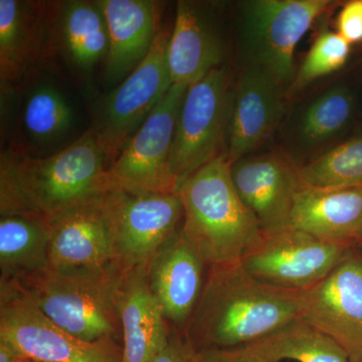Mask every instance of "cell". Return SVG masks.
Returning <instances> with one entry per match:
<instances>
[{"mask_svg": "<svg viewBox=\"0 0 362 362\" xmlns=\"http://www.w3.org/2000/svg\"><path fill=\"white\" fill-rule=\"evenodd\" d=\"M176 194L183 206L181 235L209 267L240 261L261 235L235 190L226 156L185 178Z\"/></svg>", "mask_w": 362, "mask_h": 362, "instance_id": "obj_3", "label": "cell"}, {"mask_svg": "<svg viewBox=\"0 0 362 362\" xmlns=\"http://www.w3.org/2000/svg\"><path fill=\"white\" fill-rule=\"evenodd\" d=\"M356 110V95L345 84L320 90L284 118L285 156L296 166L322 156L343 141Z\"/></svg>", "mask_w": 362, "mask_h": 362, "instance_id": "obj_16", "label": "cell"}, {"mask_svg": "<svg viewBox=\"0 0 362 362\" xmlns=\"http://www.w3.org/2000/svg\"><path fill=\"white\" fill-rule=\"evenodd\" d=\"M301 187H362V134L344 139L322 156L297 166Z\"/></svg>", "mask_w": 362, "mask_h": 362, "instance_id": "obj_26", "label": "cell"}, {"mask_svg": "<svg viewBox=\"0 0 362 362\" xmlns=\"http://www.w3.org/2000/svg\"><path fill=\"white\" fill-rule=\"evenodd\" d=\"M206 267L180 230L147 264V283L173 329L187 330L204 291Z\"/></svg>", "mask_w": 362, "mask_h": 362, "instance_id": "obj_17", "label": "cell"}, {"mask_svg": "<svg viewBox=\"0 0 362 362\" xmlns=\"http://www.w3.org/2000/svg\"><path fill=\"white\" fill-rule=\"evenodd\" d=\"M109 33L105 80L123 82L142 63L156 42L158 9L151 0H98Z\"/></svg>", "mask_w": 362, "mask_h": 362, "instance_id": "obj_19", "label": "cell"}, {"mask_svg": "<svg viewBox=\"0 0 362 362\" xmlns=\"http://www.w3.org/2000/svg\"><path fill=\"white\" fill-rule=\"evenodd\" d=\"M349 250L288 226L262 232L240 262L261 282L302 292L327 277Z\"/></svg>", "mask_w": 362, "mask_h": 362, "instance_id": "obj_10", "label": "cell"}, {"mask_svg": "<svg viewBox=\"0 0 362 362\" xmlns=\"http://www.w3.org/2000/svg\"><path fill=\"white\" fill-rule=\"evenodd\" d=\"M25 358L16 345L0 338V362H20Z\"/></svg>", "mask_w": 362, "mask_h": 362, "instance_id": "obj_32", "label": "cell"}, {"mask_svg": "<svg viewBox=\"0 0 362 362\" xmlns=\"http://www.w3.org/2000/svg\"><path fill=\"white\" fill-rule=\"evenodd\" d=\"M74 122L68 100L54 86L40 84L26 96L23 123L26 134L37 144L56 141L65 135Z\"/></svg>", "mask_w": 362, "mask_h": 362, "instance_id": "obj_27", "label": "cell"}, {"mask_svg": "<svg viewBox=\"0 0 362 362\" xmlns=\"http://www.w3.org/2000/svg\"><path fill=\"white\" fill-rule=\"evenodd\" d=\"M106 152L92 129L49 157L7 150L0 159V216L51 223L71 207L111 190Z\"/></svg>", "mask_w": 362, "mask_h": 362, "instance_id": "obj_1", "label": "cell"}, {"mask_svg": "<svg viewBox=\"0 0 362 362\" xmlns=\"http://www.w3.org/2000/svg\"><path fill=\"white\" fill-rule=\"evenodd\" d=\"M230 176L262 232L290 226L301 185L297 166L285 154L252 153L243 157L230 163Z\"/></svg>", "mask_w": 362, "mask_h": 362, "instance_id": "obj_15", "label": "cell"}, {"mask_svg": "<svg viewBox=\"0 0 362 362\" xmlns=\"http://www.w3.org/2000/svg\"><path fill=\"white\" fill-rule=\"evenodd\" d=\"M337 33L349 45L362 42V0L343 4L337 18Z\"/></svg>", "mask_w": 362, "mask_h": 362, "instance_id": "obj_29", "label": "cell"}, {"mask_svg": "<svg viewBox=\"0 0 362 362\" xmlns=\"http://www.w3.org/2000/svg\"><path fill=\"white\" fill-rule=\"evenodd\" d=\"M47 20L42 6L32 1L0 0L1 87L23 78L42 54Z\"/></svg>", "mask_w": 362, "mask_h": 362, "instance_id": "obj_22", "label": "cell"}, {"mask_svg": "<svg viewBox=\"0 0 362 362\" xmlns=\"http://www.w3.org/2000/svg\"><path fill=\"white\" fill-rule=\"evenodd\" d=\"M150 362H197V350L183 333L173 329L168 344Z\"/></svg>", "mask_w": 362, "mask_h": 362, "instance_id": "obj_30", "label": "cell"}, {"mask_svg": "<svg viewBox=\"0 0 362 362\" xmlns=\"http://www.w3.org/2000/svg\"><path fill=\"white\" fill-rule=\"evenodd\" d=\"M122 333V362H150L171 330L146 279V267L124 272L116 295Z\"/></svg>", "mask_w": 362, "mask_h": 362, "instance_id": "obj_18", "label": "cell"}, {"mask_svg": "<svg viewBox=\"0 0 362 362\" xmlns=\"http://www.w3.org/2000/svg\"><path fill=\"white\" fill-rule=\"evenodd\" d=\"M337 2L251 0L242 4L240 40L246 65L265 69L286 90L295 77V49L305 33Z\"/></svg>", "mask_w": 362, "mask_h": 362, "instance_id": "obj_5", "label": "cell"}, {"mask_svg": "<svg viewBox=\"0 0 362 362\" xmlns=\"http://www.w3.org/2000/svg\"><path fill=\"white\" fill-rule=\"evenodd\" d=\"M350 51L351 45L337 32L324 30L319 33L295 73L287 90L288 99L295 97L319 78L341 70L349 61Z\"/></svg>", "mask_w": 362, "mask_h": 362, "instance_id": "obj_28", "label": "cell"}, {"mask_svg": "<svg viewBox=\"0 0 362 362\" xmlns=\"http://www.w3.org/2000/svg\"><path fill=\"white\" fill-rule=\"evenodd\" d=\"M300 294L261 282L240 261L209 267L183 334L197 351L249 344L299 318Z\"/></svg>", "mask_w": 362, "mask_h": 362, "instance_id": "obj_2", "label": "cell"}, {"mask_svg": "<svg viewBox=\"0 0 362 362\" xmlns=\"http://www.w3.org/2000/svg\"><path fill=\"white\" fill-rule=\"evenodd\" d=\"M114 190L117 263L124 271L145 268L180 230L182 204L176 194Z\"/></svg>", "mask_w": 362, "mask_h": 362, "instance_id": "obj_13", "label": "cell"}, {"mask_svg": "<svg viewBox=\"0 0 362 362\" xmlns=\"http://www.w3.org/2000/svg\"><path fill=\"white\" fill-rule=\"evenodd\" d=\"M290 226L350 249L362 243V187L300 188Z\"/></svg>", "mask_w": 362, "mask_h": 362, "instance_id": "obj_21", "label": "cell"}, {"mask_svg": "<svg viewBox=\"0 0 362 362\" xmlns=\"http://www.w3.org/2000/svg\"><path fill=\"white\" fill-rule=\"evenodd\" d=\"M223 40L211 16L199 2L178 1L168 47L173 85L190 86L223 66Z\"/></svg>", "mask_w": 362, "mask_h": 362, "instance_id": "obj_20", "label": "cell"}, {"mask_svg": "<svg viewBox=\"0 0 362 362\" xmlns=\"http://www.w3.org/2000/svg\"><path fill=\"white\" fill-rule=\"evenodd\" d=\"M59 37L66 57L83 73H90L106 61L109 33L106 18L97 1L74 0L59 11Z\"/></svg>", "mask_w": 362, "mask_h": 362, "instance_id": "obj_25", "label": "cell"}, {"mask_svg": "<svg viewBox=\"0 0 362 362\" xmlns=\"http://www.w3.org/2000/svg\"><path fill=\"white\" fill-rule=\"evenodd\" d=\"M170 33L159 30L149 54L98 109L90 129L103 147L109 166L173 87L168 65Z\"/></svg>", "mask_w": 362, "mask_h": 362, "instance_id": "obj_8", "label": "cell"}, {"mask_svg": "<svg viewBox=\"0 0 362 362\" xmlns=\"http://www.w3.org/2000/svg\"><path fill=\"white\" fill-rule=\"evenodd\" d=\"M233 349L256 362H350L332 338L300 318L257 341Z\"/></svg>", "mask_w": 362, "mask_h": 362, "instance_id": "obj_23", "label": "cell"}, {"mask_svg": "<svg viewBox=\"0 0 362 362\" xmlns=\"http://www.w3.org/2000/svg\"><path fill=\"white\" fill-rule=\"evenodd\" d=\"M300 319L362 361V259L350 250L321 282L300 294Z\"/></svg>", "mask_w": 362, "mask_h": 362, "instance_id": "obj_12", "label": "cell"}, {"mask_svg": "<svg viewBox=\"0 0 362 362\" xmlns=\"http://www.w3.org/2000/svg\"><path fill=\"white\" fill-rule=\"evenodd\" d=\"M197 362H256L237 349H206L197 351Z\"/></svg>", "mask_w": 362, "mask_h": 362, "instance_id": "obj_31", "label": "cell"}, {"mask_svg": "<svg viewBox=\"0 0 362 362\" xmlns=\"http://www.w3.org/2000/svg\"><path fill=\"white\" fill-rule=\"evenodd\" d=\"M20 362H37V361H33V359H30V358H25V359H23V361H21Z\"/></svg>", "mask_w": 362, "mask_h": 362, "instance_id": "obj_33", "label": "cell"}, {"mask_svg": "<svg viewBox=\"0 0 362 362\" xmlns=\"http://www.w3.org/2000/svg\"><path fill=\"white\" fill-rule=\"evenodd\" d=\"M115 190L71 207L49 223V268L59 271L101 270L117 263Z\"/></svg>", "mask_w": 362, "mask_h": 362, "instance_id": "obj_11", "label": "cell"}, {"mask_svg": "<svg viewBox=\"0 0 362 362\" xmlns=\"http://www.w3.org/2000/svg\"><path fill=\"white\" fill-rule=\"evenodd\" d=\"M0 338L37 362H122L120 343L78 339L52 322L11 281H0Z\"/></svg>", "mask_w": 362, "mask_h": 362, "instance_id": "obj_7", "label": "cell"}, {"mask_svg": "<svg viewBox=\"0 0 362 362\" xmlns=\"http://www.w3.org/2000/svg\"><path fill=\"white\" fill-rule=\"evenodd\" d=\"M188 86L173 85L107 170L110 189L176 194L170 159L176 121Z\"/></svg>", "mask_w": 362, "mask_h": 362, "instance_id": "obj_9", "label": "cell"}, {"mask_svg": "<svg viewBox=\"0 0 362 362\" xmlns=\"http://www.w3.org/2000/svg\"><path fill=\"white\" fill-rule=\"evenodd\" d=\"M120 266L101 270L47 268L16 283L52 322L86 342L122 338L116 295L124 275Z\"/></svg>", "mask_w": 362, "mask_h": 362, "instance_id": "obj_4", "label": "cell"}, {"mask_svg": "<svg viewBox=\"0 0 362 362\" xmlns=\"http://www.w3.org/2000/svg\"><path fill=\"white\" fill-rule=\"evenodd\" d=\"M352 362H362V361H352Z\"/></svg>", "mask_w": 362, "mask_h": 362, "instance_id": "obj_34", "label": "cell"}, {"mask_svg": "<svg viewBox=\"0 0 362 362\" xmlns=\"http://www.w3.org/2000/svg\"><path fill=\"white\" fill-rule=\"evenodd\" d=\"M287 90L265 69L246 65L233 83L226 158L251 156L279 130L287 109Z\"/></svg>", "mask_w": 362, "mask_h": 362, "instance_id": "obj_14", "label": "cell"}, {"mask_svg": "<svg viewBox=\"0 0 362 362\" xmlns=\"http://www.w3.org/2000/svg\"><path fill=\"white\" fill-rule=\"evenodd\" d=\"M51 226L40 218H0V281L20 280L49 268Z\"/></svg>", "mask_w": 362, "mask_h": 362, "instance_id": "obj_24", "label": "cell"}, {"mask_svg": "<svg viewBox=\"0 0 362 362\" xmlns=\"http://www.w3.org/2000/svg\"><path fill=\"white\" fill-rule=\"evenodd\" d=\"M232 87L225 65L188 86L171 152V171L177 187L202 166L226 156Z\"/></svg>", "mask_w": 362, "mask_h": 362, "instance_id": "obj_6", "label": "cell"}]
</instances>
